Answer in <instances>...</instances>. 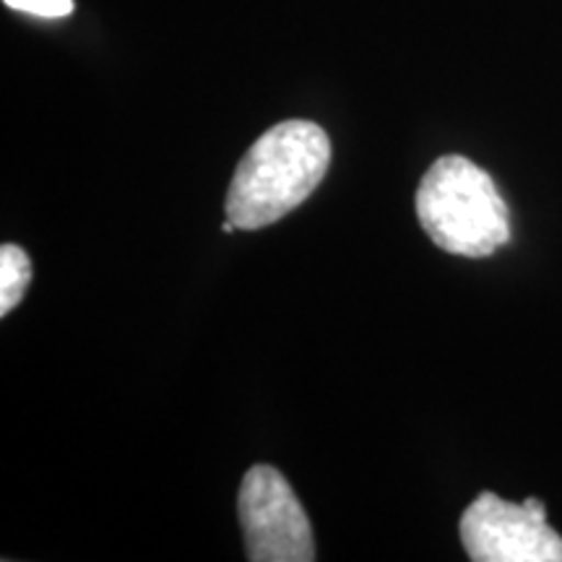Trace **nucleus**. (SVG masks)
<instances>
[{
    "label": "nucleus",
    "mask_w": 562,
    "mask_h": 562,
    "mask_svg": "<svg viewBox=\"0 0 562 562\" xmlns=\"http://www.w3.org/2000/svg\"><path fill=\"white\" fill-rule=\"evenodd\" d=\"M331 165V140L311 121H286L245 151L224 201L227 220L252 232L284 220L311 199Z\"/></svg>",
    "instance_id": "nucleus-1"
},
{
    "label": "nucleus",
    "mask_w": 562,
    "mask_h": 562,
    "mask_svg": "<svg viewBox=\"0 0 562 562\" xmlns=\"http://www.w3.org/2000/svg\"><path fill=\"white\" fill-rule=\"evenodd\" d=\"M461 542L474 562H562V537L537 497L518 505L482 492L463 510Z\"/></svg>",
    "instance_id": "nucleus-4"
},
{
    "label": "nucleus",
    "mask_w": 562,
    "mask_h": 562,
    "mask_svg": "<svg viewBox=\"0 0 562 562\" xmlns=\"http://www.w3.org/2000/svg\"><path fill=\"white\" fill-rule=\"evenodd\" d=\"M245 550L252 562L315 560L313 529L290 482L273 467H252L237 495Z\"/></svg>",
    "instance_id": "nucleus-3"
},
{
    "label": "nucleus",
    "mask_w": 562,
    "mask_h": 562,
    "mask_svg": "<svg viewBox=\"0 0 562 562\" xmlns=\"http://www.w3.org/2000/svg\"><path fill=\"white\" fill-rule=\"evenodd\" d=\"M414 206L427 237L451 256L487 258L510 240V211L495 180L461 154L425 172Z\"/></svg>",
    "instance_id": "nucleus-2"
},
{
    "label": "nucleus",
    "mask_w": 562,
    "mask_h": 562,
    "mask_svg": "<svg viewBox=\"0 0 562 562\" xmlns=\"http://www.w3.org/2000/svg\"><path fill=\"white\" fill-rule=\"evenodd\" d=\"M13 11L32 13L42 19H63L74 11V0H3Z\"/></svg>",
    "instance_id": "nucleus-6"
},
{
    "label": "nucleus",
    "mask_w": 562,
    "mask_h": 562,
    "mask_svg": "<svg viewBox=\"0 0 562 562\" xmlns=\"http://www.w3.org/2000/svg\"><path fill=\"white\" fill-rule=\"evenodd\" d=\"M32 284V261L19 245L0 248V315H9Z\"/></svg>",
    "instance_id": "nucleus-5"
}]
</instances>
